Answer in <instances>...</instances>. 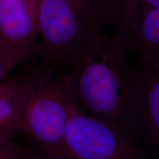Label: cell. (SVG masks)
I'll use <instances>...</instances> for the list:
<instances>
[{
    "instance_id": "6da1fadb",
    "label": "cell",
    "mask_w": 159,
    "mask_h": 159,
    "mask_svg": "<svg viewBox=\"0 0 159 159\" xmlns=\"http://www.w3.org/2000/svg\"><path fill=\"white\" fill-rule=\"evenodd\" d=\"M66 65L63 76L75 107L130 137L139 71L129 64L120 43L99 35Z\"/></svg>"
},
{
    "instance_id": "7a4b0ae2",
    "label": "cell",
    "mask_w": 159,
    "mask_h": 159,
    "mask_svg": "<svg viewBox=\"0 0 159 159\" xmlns=\"http://www.w3.org/2000/svg\"><path fill=\"white\" fill-rule=\"evenodd\" d=\"M75 103L64 77L49 72L28 77L21 131L41 152L68 154L64 137Z\"/></svg>"
},
{
    "instance_id": "7c38bea8",
    "label": "cell",
    "mask_w": 159,
    "mask_h": 159,
    "mask_svg": "<svg viewBox=\"0 0 159 159\" xmlns=\"http://www.w3.org/2000/svg\"><path fill=\"white\" fill-rule=\"evenodd\" d=\"M28 159H79L67 154L52 153V152H40L39 153H30Z\"/></svg>"
},
{
    "instance_id": "4fadbf2b",
    "label": "cell",
    "mask_w": 159,
    "mask_h": 159,
    "mask_svg": "<svg viewBox=\"0 0 159 159\" xmlns=\"http://www.w3.org/2000/svg\"><path fill=\"white\" fill-rule=\"evenodd\" d=\"M26 1L28 2L30 6L31 7V8L33 9V11L35 12V14L37 16V7L39 0H26Z\"/></svg>"
},
{
    "instance_id": "8fae6325",
    "label": "cell",
    "mask_w": 159,
    "mask_h": 159,
    "mask_svg": "<svg viewBox=\"0 0 159 159\" xmlns=\"http://www.w3.org/2000/svg\"><path fill=\"white\" fill-rule=\"evenodd\" d=\"M29 155L10 143L0 145V159H28Z\"/></svg>"
},
{
    "instance_id": "5bb4252c",
    "label": "cell",
    "mask_w": 159,
    "mask_h": 159,
    "mask_svg": "<svg viewBox=\"0 0 159 159\" xmlns=\"http://www.w3.org/2000/svg\"><path fill=\"white\" fill-rule=\"evenodd\" d=\"M89 5L94 7V8L98 10L99 9V0H84Z\"/></svg>"
},
{
    "instance_id": "8992f818",
    "label": "cell",
    "mask_w": 159,
    "mask_h": 159,
    "mask_svg": "<svg viewBox=\"0 0 159 159\" xmlns=\"http://www.w3.org/2000/svg\"><path fill=\"white\" fill-rule=\"evenodd\" d=\"M136 128L159 149V66H142L139 70L131 133Z\"/></svg>"
},
{
    "instance_id": "3957f363",
    "label": "cell",
    "mask_w": 159,
    "mask_h": 159,
    "mask_svg": "<svg viewBox=\"0 0 159 159\" xmlns=\"http://www.w3.org/2000/svg\"><path fill=\"white\" fill-rule=\"evenodd\" d=\"M97 12L84 0H39V54L67 64L100 35Z\"/></svg>"
},
{
    "instance_id": "9c48e42d",
    "label": "cell",
    "mask_w": 159,
    "mask_h": 159,
    "mask_svg": "<svg viewBox=\"0 0 159 159\" xmlns=\"http://www.w3.org/2000/svg\"><path fill=\"white\" fill-rule=\"evenodd\" d=\"M34 55L30 52L16 50L0 43V82L15 66Z\"/></svg>"
},
{
    "instance_id": "ba28073f",
    "label": "cell",
    "mask_w": 159,
    "mask_h": 159,
    "mask_svg": "<svg viewBox=\"0 0 159 159\" xmlns=\"http://www.w3.org/2000/svg\"><path fill=\"white\" fill-rule=\"evenodd\" d=\"M128 28L140 52L142 66H159V6L144 12Z\"/></svg>"
},
{
    "instance_id": "277c9868",
    "label": "cell",
    "mask_w": 159,
    "mask_h": 159,
    "mask_svg": "<svg viewBox=\"0 0 159 159\" xmlns=\"http://www.w3.org/2000/svg\"><path fill=\"white\" fill-rule=\"evenodd\" d=\"M64 144L68 154L79 159H148L130 136L75 105L67 122Z\"/></svg>"
},
{
    "instance_id": "30bf717a",
    "label": "cell",
    "mask_w": 159,
    "mask_h": 159,
    "mask_svg": "<svg viewBox=\"0 0 159 159\" xmlns=\"http://www.w3.org/2000/svg\"><path fill=\"white\" fill-rule=\"evenodd\" d=\"M158 6L159 0H124L125 26L128 27L144 12Z\"/></svg>"
},
{
    "instance_id": "5b68a950",
    "label": "cell",
    "mask_w": 159,
    "mask_h": 159,
    "mask_svg": "<svg viewBox=\"0 0 159 159\" xmlns=\"http://www.w3.org/2000/svg\"><path fill=\"white\" fill-rule=\"evenodd\" d=\"M37 16L26 0H0V43L39 54Z\"/></svg>"
},
{
    "instance_id": "52a82bcc",
    "label": "cell",
    "mask_w": 159,
    "mask_h": 159,
    "mask_svg": "<svg viewBox=\"0 0 159 159\" xmlns=\"http://www.w3.org/2000/svg\"><path fill=\"white\" fill-rule=\"evenodd\" d=\"M28 77H13L0 82V145L21 131Z\"/></svg>"
}]
</instances>
